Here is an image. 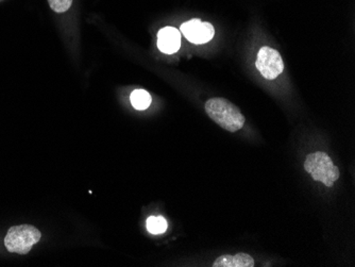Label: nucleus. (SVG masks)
<instances>
[{
    "label": "nucleus",
    "instance_id": "nucleus-3",
    "mask_svg": "<svg viewBox=\"0 0 355 267\" xmlns=\"http://www.w3.org/2000/svg\"><path fill=\"white\" fill-rule=\"evenodd\" d=\"M41 232L30 225L14 226L9 229L5 238V246L10 252L27 255L32 247L41 240Z\"/></svg>",
    "mask_w": 355,
    "mask_h": 267
},
{
    "label": "nucleus",
    "instance_id": "nucleus-2",
    "mask_svg": "<svg viewBox=\"0 0 355 267\" xmlns=\"http://www.w3.org/2000/svg\"><path fill=\"white\" fill-rule=\"evenodd\" d=\"M304 169L315 181L324 183L328 187H332L340 176L338 167L335 166L332 159L322 151L310 153L305 159Z\"/></svg>",
    "mask_w": 355,
    "mask_h": 267
},
{
    "label": "nucleus",
    "instance_id": "nucleus-7",
    "mask_svg": "<svg viewBox=\"0 0 355 267\" xmlns=\"http://www.w3.org/2000/svg\"><path fill=\"white\" fill-rule=\"evenodd\" d=\"M255 265L252 257L247 254L235 255V256H221L213 263V267H253Z\"/></svg>",
    "mask_w": 355,
    "mask_h": 267
},
{
    "label": "nucleus",
    "instance_id": "nucleus-6",
    "mask_svg": "<svg viewBox=\"0 0 355 267\" xmlns=\"http://www.w3.org/2000/svg\"><path fill=\"white\" fill-rule=\"evenodd\" d=\"M181 46V35L179 30L173 27H165L159 30L157 35V47L164 53H177Z\"/></svg>",
    "mask_w": 355,
    "mask_h": 267
},
{
    "label": "nucleus",
    "instance_id": "nucleus-5",
    "mask_svg": "<svg viewBox=\"0 0 355 267\" xmlns=\"http://www.w3.org/2000/svg\"><path fill=\"white\" fill-rule=\"evenodd\" d=\"M181 33L193 44H205L214 37L215 29L209 23H203L200 19H193L181 26Z\"/></svg>",
    "mask_w": 355,
    "mask_h": 267
},
{
    "label": "nucleus",
    "instance_id": "nucleus-4",
    "mask_svg": "<svg viewBox=\"0 0 355 267\" xmlns=\"http://www.w3.org/2000/svg\"><path fill=\"white\" fill-rule=\"evenodd\" d=\"M255 67L267 80H273L284 71V62L276 49L264 46L257 53Z\"/></svg>",
    "mask_w": 355,
    "mask_h": 267
},
{
    "label": "nucleus",
    "instance_id": "nucleus-10",
    "mask_svg": "<svg viewBox=\"0 0 355 267\" xmlns=\"http://www.w3.org/2000/svg\"><path fill=\"white\" fill-rule=\"evenodd\" d=\"M49 6L57 13L67 11L71 8L73 0H48Z\"/></svg>",
    "mask_w": 355,
    "mask_h": 267
},
{
    "label": "nucleus",
    "instance_id": "nucleus-1",
    "mask_svg": "<svg viewBox=\"0 0 355 267\" xmlns=\"http://www.w3.org/2000/svg\"><path fill=\"white\" fill-rule=\"evenodd\" d=\"M205 111L209 119H213L221 128L229 132H236L244 127V115L239 107L231 101L220 97L211 98L205 103Z\"/></svg>",
    "mask_w": 355,
    "mask_h": 267
},
{
    "label": "nucleus",
    "instance_id": "nucleus-8",
    "mask_svg": "<svg viewBox=\"0 0 355 267\" xmlns=\"http://www.w3.org/2000/svg\"><path fill=\"white\" fill-rule=\"evenodd\" d=\"M131 103L137 110H146L150 105L151 96L145 89H135L130 96Z\"/></svg>",
    "mask_w": 355,
    "mask_h": 267
},
{
    "label": "nucleus",
    "instance_id": "nucleus-9",
    "mask_svg": "<svg viewBox=\"0 0 355 267\" xmlns=\"http://www.w3.org/2000/svg\"><path fill=\"white\" fill-rule=\"evenodd\" d=\"M147 229L153 234H162L166 231L167 222L163 216H150L147 219Z\"/></svg>",
    "mask_w": 355,
    "mask_h": 267
}]
</instances>
